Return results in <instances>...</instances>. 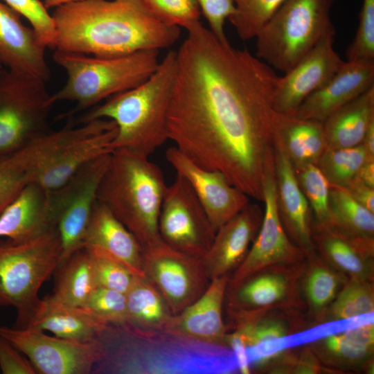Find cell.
Segmentation results:
<instances>
[{
	"label": "cell",
	"mask_w": 374,
	"mask_h": 374,
	"mask_svg": "<svg viewBox=\"0 0 374 374\" xmlns=\"http://www.w3.org/2000/svg\"><path fill=\"white\" fill-rule=\"evenodd\" d=\"M186 30L177 51L168 139L198 166L222 173L262 201L265 172L274 155L273 100L280 76L200 21Z\"/></svg>",
	"instance_id": "obj_1"
},
{
	"label": "cell",
	"mask_w": 374,
	"mask_h": 374,
	"mask_svg": "<svg viewBox=\"0 0 374 374\" xmlns=\"http://www.w3.org/2000/svg\"><path fill=\"white\" fill-rule=\"evenodd\" d=\"M55 50L110 57L170 47L181 28L155 16L143 0H81L55 8Z\"/></svg>",
	"instance_id": "obj_2"
},
{
	"label": "cell",
	"mask_w": 374,
	"mask_h": 374,
	"mask_svg": "<svg viewBox=\"0 0 374 374\" xmlns=\"http://www.w3.org/2000/svg\"><path fill=\"white\" fill-rule=\"evenodd\" d=\"M177 69V51H169L155 71L140 84L87 110L75 125L109 119L116 125L113 151L123 149L149 157L168 140V116Z\"/></svg>",
	"instance_id": "obj_3"
},
{
	"label": "cell",
	"mask_w": 374,
	"mask_h": 374,
	"mask_svg": "<svg viewBox=\"0 0 374 374\" xmlns=\"http://www.w3.org/2000/svg\"><path fill=\"white\" fill-rule=\"evenodd\" d=\"M166 187L161 169L148 157L118 149L111 153L97 201L145 249L162 241L158 222Z\"/></svg>",
	"instance_id": "obj_4"
},
{
	"label": "cell",
	"mask_w": 374,
	"mask_h": 374,
	"mask_svg": "<svg viewBox=\"0 0 374 374\" xmlns=\"http://www.w3.org/2000/svg\"><path fill=\"white\" fill-rule=\"evenodd\" d=\"M69 118L62 129L44 133L11 154L29 184L55 190L85 164L113 152L114 121L103 118L75 125Z\"/></svg>",
	"instance_id": "obj_5"
},
{
	"label": "cell",
	"mask_w": 374,
	"mask_h": 374,
	"mask_svg": "<svg viewBox=\"0 0 374 374\" xmlns=\"http://www.w3.org/2000/svg\"><path fill=\"white\" fill-rule=\"evenodd\" d=\"M158 57V50L110 57L55 50L53 60L64 69L67 78L64 85L52 94L53 100L75 103L57 120L73 117L140 84L155 71L160 62Z\"/></svg>",
	"instance_id": "obj_6"
},
{
	"label": "cell",
	"mask_w": 374,
	"mask_h": 374,
	"mask_svg": "<svg viewBox=\"0 0 374 374\" xmlns=\"http://www.w3.org/2000/svg\"><path fill=\"white\" fill-rule=\"evenodd\" d=\"M60 254L57 228L28 240H0V306L15 308L16 328L30 323L42 301L39 291L57 268Z\"/></svg>",
	"instance_id": "obj_7"
},
{
	"label": "cell",
	"mask_w": 374,
	"mask_h": 374,
	"mask_svg": "<svg viewBox=\"0 0 374 374\" xmlns=\"http://www.w3.org/2000/svg\"><path fill=\"white\" fill-rule=\"evenodd\" d=\"M333 0H285L260 30L256 57L283 73L290 71L327 33Z\"/></svg>",
	"instance_id": "obj_8"
},
{
	"label": "cell",
	"mask_w": 374,
	"mask_h": 374,
	"mask_svg": "<svg viewBox=\"0 0 374 374\" xmlns=\"http://www.w3.org/2000/svg\"><path fill=\"white\" fill-rule=\"evenodd\" d=\"M55 104L41 79L3 70L0 73V157L23 148L50 131Z\"/></svg>",
	"instance_id": "obj_9"
},
{
	"label": "cell",
	"mask_w": 374,
	"mask_h": 374,
	"mask_svg": "<svg viewBox=\"0 0 374 374\" xmlns=\"http://www.w3.org/2000/svg\"><path fill=\"white\" fill-rule=\"evenodd\" d=\"M112 152L85 164L64 185L48 191L49 203L61 242L59 265L82 248L97 202L98 187Z\"/></svg>",
	"instance_id": "obj_10"
},
{
	"label": "cell",
	"mask_w": 374,
	"mask_h": 374,
	"mask_svg": "<svg viewBox=\"0 0 374 374\" xmlns=\"http://www.w3.org/2000/svg\"><path fill=\"white\" fill-rule=\"evenodd\" d=\"M43 332L30 326H0V334L26 356L37 373L88 374L105 357L101 339L82 341Z\"/></svg>",
	"instance_id": "obj_11"
},
{
	"label": "cell",
	"mask_w": 374,
	"mask_h": 374,
	"mask_svg": "<svg viewBox=\"0 0 374 374\" xmlns=\"http://www.w3.org/2000/svg\"><path fill=\"white\" fill-rule=\"evenodd\" d=\"M265 211L259 231L242 263L229 278L231 290L247 278L275 266L296 265L307 259L305 251L288 237L280 220L276 199L274 154L266 166L263 179Z\"/></svg>",
	"instance_id": "obj_12"
},
{
	"label": "cell",
	"mask_w": 374,
	"mask_h": 374,
	"mask_svg": "<svg viewBox=\"0 0 374 374\" xmlns=\"http://www.w3.org/2000/svg\"><path fill=\"white\" fill-rule=\"evenodd\" d=\"M158 226L164 243L200 258L208 251L215 234L190 184L178 173L174 181L166 187Z\"/></svg>",
	"instance_id": "obj_13"
},
{
	"label": "cell",
	"mask_w": 374,
	"mask_h": 374,
	"mask_svg": "<svg viewBox=\"0 0 374 374\" xmlns=\"http://www.w3.org/2000/svg\"><path fill=\"white\" fill-rule=\"evenodd\" d=\"M143 269L174 315L197 300L211 282L202 258L175 250L163 241L143 249Z\"/></svg>",
	"instance_id": "obj_14"
},
{
	"label": "cell",
	"mask_w": 374,
	"mask_h": 374,
	"mask_svg": "<svg viewBox=\"0 0 374 374\" xmlns=\"http://www.w3.org/2000/svg\"><path fill=\"white\" fill-rule=\"evenodd\" d=\"M335 30L323 37L290 71L280 76L273 105L276 112L292 114L311 93L323 87L344 61L334 48Z\"/></svg>",
	"instance_id": "obj_15"
},
{
	"label": "cell",
	"mask_w": 374,
	"mask_h": 374,
	"mask_svg": "<svg viewBox=\"0 0 374 374\" xmlns=\"http://www.w3.org/2000/svg\"><path fill=\"white\" fill-rule=\"evenodd\" d=\"M166 158L189 182L215 232L250 203V197L222 173L198 166L175 146L167 150Z\"/></svg>",
	"instance_id": "obj_16"
},
{
	"label": "cell",
	"mask_w": 374,
	"mask_h": 374,
	"mask_svg": "<svg viewBox=\"0 0 374 374\" xmlns=\"http://www.w3.org/2000/svg\"><path fill=\"white\" fill-rule=\"evenodd\" d=\"M230 276L211 280L205 292L175 315L165 335L217 347H226L223 305Z\"/></svg>",
	"instance_id": "obj_17"
},
{
	"label": "cell",
	"mask_w": 374,
	"mask_h": 374,
	"mask_svg": "<svg viewBox=\"0 0 374 374\" xmlns=\"http://www.w3.org/2000/svg\"><path fill=\"white\" fill-rule=\"evenodd\" d=\"M263 211L249 203L242 211L222 225L202 258L210 280L231 275L246 257L261 225Z\"/></svg>",
	"instance_id": "obj_18"
},
{
	"label": "cell",
	"mask_w": 374,
	"mask_h": 374,
	"mask_svg": "<svg viewBox=\"0 0 374 374\" xmlns=\"http://www.w3.org/2000/svg\"><path fill=\"white\" fill-rule=\"evenodd\" d=\"M373 86L374 60L344 61L336 74L308 96L290 115L323 123Z\"/></svg>",
	"instance_id": "obj_19"
},
{
	"label": "cell",
	"mask_w": 374,
	"mask_h": 374,
	"mask_svg": "<svg viewBox=\"0 0 374 374\" xmlns=\"http://www.w3.org/2000/svg\"><path fill=\"white\" fill-rule=\"evenodd\" d=\"M21 15L0 0V62L9 71L46 82L51 75L46 48Z\"/></svg>",
	"instance_id": "obj_20"
},
{
	"label": "cell",
	"mask_w": 374,
	"mask_h": 374,
	"mask_svg": "<svg viewBox=\"0 0 374 374\" xmlns=\"http://www.w3.org/2000/svg\"><path fill=\"white\" fill-rule=\"evenodd\" d=\"M312 240L321 258L348 279L373 280L374 238L312 220Z\"/></svg>",
	"instance_id": "obj_21"
},
{
	"label": "cell",
	"mask_w": 374,
	"mask_h": 374,
	"mask_svg": "<svg viewBox=\"0 0 374 374\" xmlns=\"http://www.w3.org/2000/svg\"><path fill=\"white\" fill-rule=\"evenodd\" d=\"M273 147L279 216L288 237L308 256L315 251L312 240V213L290 161L279 148Z\"/></svg>",
	"instance_id": "obj_22"
},
{
	"label": "cell",
	"mask_w": 374,
	"mask_h": 374,
	"mask_svg": "<svg viewBox=\"0 0 374 374\" xmlns=\"http://www.w3.org/2000/svg\"><path fill=\"white\" fill-rule=\"evenodd\" d=\"M303 263L265 269L227 290L232 315H260L262 310L278 305L293 290Z\"/></svg>",
	"instance_id": "obj_23"
},
{
	"label": "cell",
	"mask_w": 374,
	"mask_h": 374,
	"mask_svg": "<svg viewBox=\"0 0 374 374\" xmlns=\"http://www.w3.org/2000/svg\"><path fill=\"white\" fill-rule=\"evenodd\" d=\"M82 247L106 254L123 265L135 276L144 277L141 245L114 214L98 201L82 240Z\"/></svg>",
	"instance_id": "obj_24"
},
{
	"label": "cell",
	"mask_w": 374,
	"mask_h": 374,
	"mask_svg": "<svg viewBox=\"0 0 374 374\" xmlns=\"http://www.w3.org/2000/svg\"><path fill=\"white\" fill-rule=\"evenodd\" d=\"M57 228L49 203V192L27 184L0 214V238L24 241Z\"/></svg>",
	"instance_id": "obj_25"
},
{
	"label": "cell",
	"mask_w": 374,
	"mask_h": 374,
	"mask_svg": "<svg viewBox=\"0 0 374 374\" xmlns=\"http://www.w3.org/2000/svg\"><path fill=\"white\" fill-rule=\"evenodd\" d=\"M273 146L287 157L294 170L317 163L328 148L322 122L276 112Z\"/></svg>",
	"instance_id": "obj_26"
},
{
	"label": "cell",
	"mask_w": 374,
	"mask_h": 374,
	"mask_svg": "<svg viewBox=\"0 0 374 374\" xmlns=\"http://www.w3.org/2000/svg\"><path fill=\"white\" fill-rule=\"evenodd\" d=\"M29 326L51 332L56 337L87 341L101 339L109 326L81 307L63 305L49 296L42 299Z\"/></svg>",
	"instance_id": "obj_27"
},
{
	"label": "cell",
	"mask_w": 374,
	"mask_h": 374,
	"mask_svg": "<svg viewBox=\"0 0 374 374\" xmlns=\"http://www.w3.org/2000/svg\"><path fill=\"white\" fill-rule=\"evenodd\" d=\"M373 121L374 86L323 122L328 148H346L360 145Z\"/></svg>",
	"instance_id": "obj_28"
},
{
	"label": "cell",
	"mask_w": 374,
	"mask_h": 374,
	"mask_svg": "<svg viewBox=\"0 0 374 374\" xmlns=\"http://www.w3.org/2000/svg\"><path fill=\"white\" fill-rule=\"evenodd\" d=\"M126 299V327L145 332L166 333L175 315L161 294L145 276L135 277Z\"/></svg>",
	"instance_id": "obj_29"
},
{
	"label": "cell",
	"mask_w": 374,
	"mask_h": 374,
	"mask_svg": "<svg viewBox=\"0 0 374 374\" xmlns=\"http://www.w3.org/2000/svg\"><path fill=\"white\" fill-rule=\"evenodd\" d=\"M53 294L55 301L70 307L84 305L89 296L98 287L90 254L82 247L60 265Z\"/></svg>",
	"instance_id": "obj_30"
},
{
	"label": "cell",
	"mask_w": 374,
	"mask_h": 374,
	"mask_svg": "<svg viewBox=\"0 0 374 374\" xmlns=\"http://www.w3.org/2000/svg\"><path fill=\"white\" fill-rule=\"evenodd\" d=\"M323 223L352 234L374 238V213L342 188L330 186L328 215Z\"/></svg>",
	"instance_id": "obj_31"
},
{
	"label": "cell",
	"mask_w": 374,
	"mask_h": 374,
	"mask_svg": "<svg viewBox=\"0 0 374 374\" xmlns=\"http://www.w3.org/2000/svg\"><path fill=\"white\" fill-rule=\"evenodd\" d=\"M371 159L362 144L346 148H327L317 166L330 186L345 188L362 165Z\"/></svg>",
	"instance_id": "obj_32"
},
{
	"label": "cell",
	"mask_w": 374,
	"mask_h": 374,
	"mask_svg": "<svg viewBox=\"0 0 374 374\" xmlns=\"http://www.w3.org/2000/svg\"><path fill=\"white\" fill-rule=\"evenodd\" d=\"M310 263L305 280V293L310 305L314 310H321L331 304L339 292V288L346 282L343 274L337 271L321 258L316 252L308 256Z\"/></svg>",
	"instance_id": "obj_33"
},
{
	"label": "cell",
	"mask_w": 374,
	"mask_h": 374,
	"mask_svg": "<svg viewBox=\"0 0 374 374\" xmlns=\"http://www.w3.org/2000/svg\"><path fill=\"white\" fill-rule=\"evenodd\" d=\"M330 310V316L335 320H345L373 314V280L348 279L332 302Z\"/></svg>",
	"instance_id": "obj_34"
},
{
	"label": "cell",
	"mask_w": 374,
	"mask_h": 374,
	"mask_svg": "<svg viewBox=\"0 0 374 374\" xmlns=\"http://www.w3.org/2000/svg\"><path fill=\"white\" fill-rule=\"evenodd\" d=\"M285 1L233 0L235 12L229 20L242 40L254 38Z\"/></svg>",
	"instance_id": "obj_35"
},
{
	"label": "cell",
	"mask_w": 374,
	"mask_h": 374,
	"mask_svg": "<svg viewBox=\"0 0 374 374\" xmlns=\"http://www.w3.org/2000/svg\"><path fill=\"white\" fill-rule=\"evenodd\" d=\"M299 186L307 199L314 221L324 222L328 215L330 186L316 164L294 170Z\"/></svg>",
	"instance_id": "obj_36"
},
{
	"label": "cell",
	"mask_w": 374,
	"mask_h": 374,
	"mask_svg": "<svg viewBox=\"0 0 374 374\" xmlns=\"http://www.w3.org/2000/svg\"><path fill=\"white\" fill-rule=\"evenodd\" d=\"M81 308L108 326L127 325V299L124 293L98 286Z\"/></svg>",
	"instance_id": "obj_37"
},
{
	"label": "cell",
	"mask_w": 374,
	"mask_h": 374,
	"mask_svg": "<svg viewBox=\"0 0 374 374\" xmlns=\"http://www.w3.org/2000/svg\"><path fill=\"white\" fill-rule=\"evenodd\" d=\"M87 249L91 256L97 285L126 294L136 276L110 256L96 250Z\"/></svg>",
	"instance_id": "obj_38"
},
{
	"label": "cell",
	"mask_w": 374,
	"mask_h": 374,
	"mask_svg": "<svg viewBox=\"0 0 374 374\" xmlns=\"http://www.w3.org/2000/svg\"><path fill=\"white\" fill-rule=\"evenodd\" d=\"M147 8L163 22L188 30L199 21L196 0H143Z\"/></svg>",
	"instance_id": "obj_39"
},
{
	"label": "cell",
	"mask_w": 374,
	"mask_h": 374,
	"mask_svg": "<svg viewBox=\"0 0 374 374\" xmlns=\"http://www.w3.org/2000/svg\"><path fill=\"white\" fill-rule=\"evenodd\" d=\"M25 17L46 46L55 50V27L52 15L40 0H1Z\"/></svg>",
	"instance_id": "obj_40"
},
{
	"label": "cell",
	"mask_w": 374,
	"mask_h": 374,
	"mask_svg": "<svg viewBox=\"0 0 374 374\" xmlns=\"http://www.w3.org/2000/svg\"><path fill=\"white\" fill-rule=\"evenodd\" d=\"M348 61L374 60V0H364L359 24L347 53Z\"/></svg>",
	"instance_id": "obj_41"
},
{
	"label": "cell",
	"mask_w": 374,
	"mask_h": 374,
	"mask_svg": "<svg viewBox=\"0 0 374 374\" xmlns=\"http://www.w3.org/2000/svg\"><path fill=\"white\" fill-rule=\"evenodd\" d=\"M28 184L26 175L11 155L0 157V214Z\"/></svg>",
	"instance_id": "obj_42"
},
{
	"label": "cell",
	"mask_w": 374,
	"mask_h": 374,
	"mask_svg": "<svg viewBox=\"0 0 374 374\" xmlns=\"http://www.w3.org/2000/svg\"><path fill=\"white\" fill-rule=\"evenodd\" d=\"M320 345L332 359L348 364L366 360L373 351L355 344L343 332L328 335L322 339Z\"/></svg>",
	"instance_id": "obj_43"
},
{
	"label": "cell",
	"mask_w": 374,
	"mask_h": 374,
	"mask_svg": "<svg viewBox=\"0 0 374 374\" xmlns=\"http://www.w3.org/2000/svg\"><path fill=\"white\" fill-rule=\"evenodd\" d=\"M199 9L206 17L211 31L223 42H229L224 25L235 12L233 0H196Z\"/></svg>",
	"instance_id": "obj_44"
},
{
	"label": "cell",
	"mask_w": 374,
	"mask_h": 374,
	"mask_svg": "<svg viewBox=\"0 0 374 374\" xmlns=\"http://www.w3.org/2000/svg\"><path fill=\"white\" fill-rule=\"evenodd\" d=\"M0 368L3 374H35L30 362L0 334Z\"/></svg>",
	"instance_id": "obj_45"
},
{
	"label": "cell",
	"mask_w": 374,
	"mask_h": 374,
	"mask_svg": "<svg viewBox=\"0 0 374 374\" xmlns=\"http://www.w3.org/2000/svg\"><path fill=\"white\" fill-rule=\"evenodd\" d=\"M360 205L374 213V188L354 179L345 188Z\"/></svg>",
	"instance_id": "obj_46"
},
{
	"label": "cell",
	"mask_w": 374,
	"mask_h": 374,
	"mask_svg": "<svg viewBox=\"0 0 374 374\" xmlns=\"http://www.w3.org/2000/svg\"><path fill=\"white\" fill-rule=\"evenodd\" d=\"M343 333L355 344L373 350L374 345L373 322L349 328L344 330Z\"/></svg>",
	"instance_id": "obj_47"
},
{
	"label": "cell",
	"mask_w": 374,
	"mask_h": 374,
	"mask_svg": "<svg viewBox=\"0 0 374 374\" xmlns=\"http://www.w3.org/2000/svg\"><path fill=\"white\" fill-rule=\"evenodd\" d=\"M354 179L374 188V160L366 161Z\"/></svg>",
	"instance_id": "obj_48"
},
{
	"label": "cell",
	"mask_w": 374,
	"mask_h": 374,
	"mask_svg": "<svg viewBox=\"0 0 374 374\" xmlns=\"http://www.w3.org/2000/svg\"><path fill=\"white\" fill-rule=\"evenodd\" d=\"M361 144L368 157L374 159V121L369 125Z\"/></svg>",
	"instance_id": "obj_49"
},
{
	"label": "cell",
	"mask_w": 374,
	"mask_h": 374,
	"mask_svg": "<svg viewBox=\"0 0 374 374\" xmlns=\"http://www.w3.org/2000/svg\"><path fill=\"white\" fill-rule=\"evenodd\" d=\"M81 0H43L44 6L48 9L50 8H57L60 6Z\"/></svg>",
	"instance_id": "obj_50"
},
{
	"label": "cell",
	"mask_w": 374,
	"mask_h": 374,
	"mask_svg": "<svg viewBox=\"0 0 374 374\" xmlns=\"http://www.w3.org/2000/svg\"><path fill=\"white\" fill-rule=\"evenodd\" d=\"M3 69V64H1V62H0V72L2 71Z\"/></svg>",
	"instance_id": "obj_51"
},
{
	"label": "cell",
	"mask_w": 374,
	"mask_h": 374,
	"mask_svg": "<svg viewBox=\"0 0 374 374\" xmlns=\"http://www.w3.org/2000/svg\"><path fill=\"white\" fill-rule=\"evenodd\" d=\"M1 72H0V73H1Z\"/></svg>",
	"instance_id": "obj_52"
}]
</instances>
